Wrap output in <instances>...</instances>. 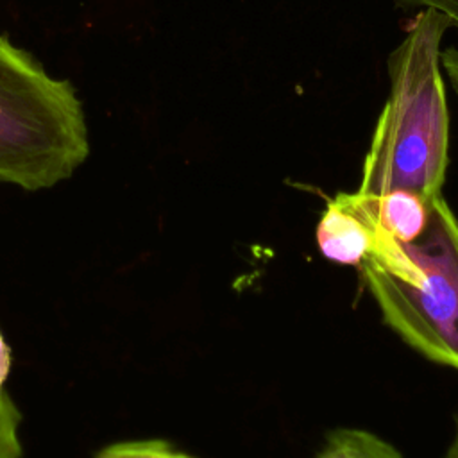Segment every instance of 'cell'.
Returning <instances> with one entry per match:
<instances>
[{"instance_id": "1", "label": "cell", "mask_w": 458, "mask_h": 458, "mask_svg": "<svg viewBox=\"0 0 458 458\" xmlns=\"http://www.w3.org/2000/svg\"><path fill=\"white\" fill-rule=\"evenodd\" d=\"M449 20L420 9L388 57L390 91L363 159L358 191L440 195L449 163V113L440 43Z\"/></svg>"}, {"instance_id": "2", "label": "cell", "mask_w": 458, "mask_h": 458, "mask_svg": "<svg viewBox=\"0 0 458 458\" xmlns=\"http://www.w3.org/2000/svg\"><path fill=\"white\" fill-rule=\"evenodd\" d=\"M88 156L86 113L73 84L0 34V182L52 188Z\"/></svg>"}, {"instance_id": "3", "label": "cell", "mask_w": 458, "mask_h": 458, "mask_svg": "<svg viewBox=\"0 0 458 458\" xmlns=\"http://www.w3.org/2000/svg\"><path fill=\"white\" fill-rule=\"evenodd\" d=\"M411 272L394 276L361 261L363 284L385 324L428 360L458 370V218L442 193L424 231L401 243Z\"/></svg>"}, {"instance_id": "4", "label": "cell", "mask_w": 458, "mask_h": 458, "mask_svg": "<svg viewBox=\"0 0 458 458\" xmlns=\"http://www.w3.org/2000/svg\"><path fill=\"white\" fill-rule=\"evenodd\" d=\"M320 254L338 265L360 267V263L383 250L386 243L370 215L365 195L336 193L326 206L315 229Z\"/></svg>"}, {"instance_id": "5", "label": "cell", "mask_w": 458, "mask_h": 458, "mask_svg": "<svg viewBox=\"0 0 458 458\" xmlns=\"http://www.w3.org/2000/svg\"><path fill=\"white\" fill-rule=\"evenodd\" d=\"M363 195L374 224L386 243H408L415 240L424 231L429 218L431 202L437 197H424L408 190Z\"/></svg>"}, {"instance_id": "6", "label": "cell", "mask_w": 458, "mask_h": 458, "mask_svg": "<svg viewBox=\"0 0 458 458\" xmlns=\"http://www.w3.org/2000/svg\"><path fill=\"white\" fill-rule=\"evenodd\" d=\"M313 458H403L381 437L356 428L333 429Z\"/></svg>"}, {"instance_id": "7", "label": "cell", "mask_w": 458, "mask_h": 458, "mask_svg": "<svg viewBox=\"0 0 458 458\" xmlns=\"http://www.w3.org/2000/svg\"><path fill=\"white\" fill-rule=\"evenodd\" d=\"M95 458H191L163 440H132L104 447Z\"/></svg>"}, {"instance_id": "8", "label": "cell", "mask_w": 458, "mask_h": 458, "mask_svg": "<svg viewBox=\"0 0 458 458\" xmlns=\"http://www.w3.org/2000/svg\"><path fill=\"white\" fill-rule=\"evenodd\" d=\"M20 411L7 394L0 397V458H20Z\"/></svg>"}, {"instance_id": "9", "label": "cell", "mask_w": 458, "mask_h": 458, "mask_svg": "<svg viewBox=\"0 0 458 458\" xmlns=\"http://www.w3.org/2000/svg\"><path fill=\"white\" fill-rule=\"evenodd\" d=\"M406 7H419V9H433L444 14L451 27L458 30V0H397Z\"/></svg>"}, {"instance_id": "10", "label": "cell", "mask_w": 458, "mask_h": 458, "mask_svg": "<svg viewBox=\"0 0 458 458\" xmlns=\"http://www.w3.org/2000/svg\"><path fill=\"white\" fill-rule=\"evenodd\" d=\"M440 64L451 82L453 91L458 97V48H445L440 52Z\"/></svg>"}, {"instance_id": "11", "label": "cell", "mask_w": 458, "mask_h": 458, "mask_svg": "<svg viewBox=\"0 0 458 458\" xmlns=\"http://www.w3.org/2000/svg\"><path fill=\"white\" fill-rule=\"evenodd\" d=\"M9 370H11V349L5 344V338L0 331V397L5 394L4 385H5V379L9 376Z\"/></svg>"}, {"instance_id": "12", "label": "cell", "mask_w": 458, "mask_h": 458, "mask_svg": "<svg viewBox=\"0 0 458 458\" xmlns=\"http://www.w3.org/2000/svg\"><path fill=\"white\" fill-rule=\"evenodd\" d=\"M444 458H458V419H456V426H454V433H453V440L444 454Z\"/></svg>"}]
</instances>
